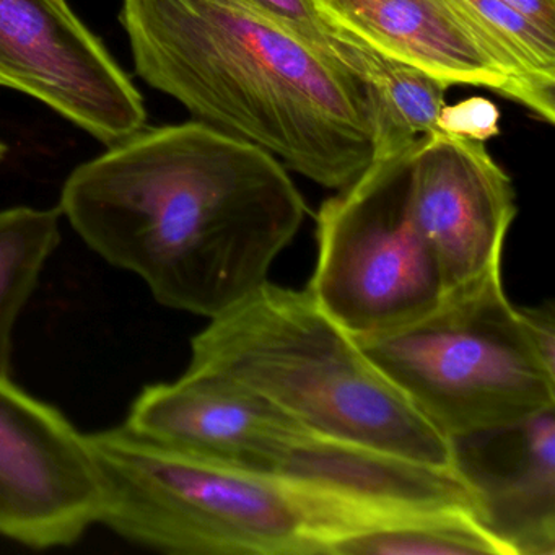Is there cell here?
Returning <instances> with one entry per match:
<instances>
[{"mask_svg":"<svg viewBox=\"0 0 555 555\" xmlns=\"http://www.w3.org/2000/svg\"><path fill=\"white\" fill-rule=\"evenodd\" d=\"M60 209L158 304L214 320L268 284L305 201L274 155L191 121L145 126L77 167Z\"/></svg>","mask_w":555,"mask_h":555,"instance_id":"cell-1","label":"cell"},{"mask_svg":"<svg viewBox=\"0 0 555 555\" xmlns=\"http://www.w3.org/2000/svg\"><path fill=\"white\" fill-rule=\"evenodd\" d=\"M135 73L194 121L343 190L375 158V95L253 0H122Z\"/></svg>","mask_w":555,"mask_h":555,"instance_id":"cell-2","label":"cell"},{"mask_svg":"<svg viewBox=\"0 0 555 555\" xmlns=\"http://www.w3.org/2000/svg\"><path fill=\"white\" fill-rule=\"evenodd\" d=\"M87 441L102 486L99 522L165 554L327 555L340 535L398 516L177 450L126 424Z\"/></svg>","mask_w":555,"mask_h":555,"instance_id":"cell-3","label":"cell"},{"mask_svg":"<svg viewBox=\"0 0 555 555\" xmlns=\"http://www.w3.org/2000/svg\"><path fill=\"white\" fill-rule=\"evenodd\" d=\"M188 369L230 376L324 437L456 469L451 441L307 291L262 285L193 337Z\"/></svg>","mask_w":555,"mask_h":555,"instance_id":"cell-4","label":"cell"},{"mask_svg":"<svg viewBox=\"0 0 555 555\" xmlns=\"http://www.w3.org/2000/svg\"><path fill=\"white\" fill-rule=\"evenodd\" d=\"M356 339L450 441L555 408V365L506 297L502 269L448 292L404 326Z\"/></svg>","mask_w":555,"mask_h":555,"instance_id":"cell-5","label":"cell"},{"mask_svg":"<svg viewBox=\"0 0 555 555\" xmlns=\"http://www.w3.org/2000/svg\"><path fill=\"white\" fill-rule=\"evenodd\" d=\"M414 145L373 158L318 210L317 266L307 292L353 337L404 326L447 295L412 210Z\"/></svg>","mask_w":555,"mask_h":555,"instance_id":"cell-6","label":"cell"},{"mask_svg":"<svg viewBox=\"0 0 555 555\" xmlns=\"http://www.w3.org/2000/svg\"><path fill=\"white\" fill-rule=\"evenodd\" d=\"M0 87L34 96L106 147L147 122L138 87L67 0H0Z\"/></svg>","mask_w":555,"mask_h":555,"instance_id":"cell-7","label":"cell"},{"mask_svg":"<svg viewBox=\"0 0 555 555\" xmlns=\"http://www.w3.org/2000/svg\"><path fill=\"white\" fill-rule=\"evenodd\" d=\"M100 513L102 486L87 435L0 376V535L31 548L67 547Z\"/></svg>","mask_w":555,"mask_h":555,"instance_id":"cell-8","label":"cell"},{"mask_svg":"<svg viewBox=\"0 0 555 555\" xmlns=\"http://www.w3.org/2000/svg\"><path fill=\"white\" fill-rule=\"evenodd\" d=\"M125 424L177 450L288 480L300 474L318 438L248 386L197 369L145 386Z\"/></svg>","mask_w":555,"mask_h":555,"instance_id":"cell-9","label":"cell"},{"mask_svg":"<svg viewBox=\"0 0 555 555\" xmlns=\"http://www.w3.org/2000/svg\"><path fill=\"white\" fill-rule=\"evenodd\" d=\"M411 203L447 294L502 269L516 216L515 190L483 141L444 131L418 139L411 157Z\"/></svg>","mask_w":555,"mask_h":555,"instance_id":"cell-10","label":"cell"},{"mask_svg":"<svg viewBox=\"0 0 555 555\" xmlns=\"http://www.w3.org/2000/svg\"><path fill=\"white\" fill-rule=\"evenodd\" d=\"M483 525L512 555L555 554V408L451 441Z\"/></svg>","mask_w":555,"mask_h":555,"instance_id":"cell-11","label":"cell"},{"mask_svg":"<svg viewBox=\"0 0 555 555\" xmlns=\"http://www.w3.org/2000/svg\"><path fill=\"white\" fill-rule=\"evenodd\" d=\"M344 30L448 86L483 87L521 102L495 54L451 0H317Z\"/></svg>","mask_w":555,"mask_h":555,"instance_id":"cell-12","label":"cell"},{"mask_svg":"<svg viewBox=\"0 0 555 555\" xmlns=\"http://www.w3.org/2000/svg\"><path fill=\"white\" fill-rule=\"evenodd\" d=\"M495 54L521 102L542 121H555V37L502 0H451Z\"/></svg>","mask_w":555,"mask_h":555,"instance_id":"cell-13","label":"cell"},{"mask_svg":"<svg viewBox=\"0 0 555 555\" xmlns=\"http://www.w3.org/2000/svg\"><path fill=\"white\" fill-rule=\"evenodd\" d=\"M512 555L467 509L414 513L337 538L327 555Z\"/></svg>","mask_w":555,"mask_h":555,"instance_id":"cell-14","label":"cell"},{"mask_svg":"<svg viewBox=\"0 0 555 555\" xmlns=\"http://www.w3.org/2000/svg\"><path fill=\"white\" fill-rule=\"evenodd\" d=\"M61 217L60 207L0 212V376H11L15 326L60 246Z\"/></svg>","mask_w":555,"mask_h":555,"instance_id":"cell-15","label":"cell"},{"mask_svg":"<svg viewBox=\"0 0 555 555\" xmlns=\"http://www.w3.org/2000/svg\"><path fill=\"white\" fill-rule=\"evenodd\" d=\"M362 77L375 95V157L412 147L440 129L451 86L370 48Z\"/></svg>","mask_w":555,"mask_h":555,"instance_id":"cell-16","label":"cell"},{"mask_svg":"<svg viewBox=\"0 0 555 555\" xmlns=\"http://www.w3.org/2000/svg\"><path fill=\"white\" fill-rule=\"evenodd\" d=\"M269 15L297 31L308 43L357 74L362 40L334 24L317 0H253ZM359 76V74H357Z\"/></svg>","mask_w":555,"mask_h":555,"instance_id":"cell-17","label":"cell"},{"mask_svg":"<svg viewBox=\"0 0 555 555\" xmlns=\"http://www.w3.org/2000/svg\"><path fill=\"white\" fill-rule=\"evenodd\" d=\"M496 118L499 113L492 103L473 99L456 106H444L438 131L486 141L490 135L496 134Z\"/></svg>","mask_w":555,"mask_h":555,"instance_id":"cell-18","label":"cell"},{"mask_svg":"<svg viewBox=\"0 0 555 555\" xmlns=\"http://www.w3.org/2000/svg\"><path fill=\"white\" fill-rule=\"evenodd\" d=\"M529 331L535 346L552 365H555V314L554 305H541L535 308H522Z\"/></svg>","mask_w":555,"mask_h":555,"instance_id":"cell-19","label":"cell"},{"mask_svg":"<svg viewBox=\"0 0 555 555\" xmlns=\"http://www.w3.org/2000/svg\"><path fill=\"white\" fill-rule=\"evenodd\" d=\"M545 34L555 37V0H502Z\"/></svg>","mask_w":555,"mask_h":555,"instance_id":"cell-20","label":"cell"},{"mask_svg":"<svg viewBox=\"0 0 555 555\" xmlns=\"http://www.w3.org/2000/svg\"><path fill=\"white\" fill-rule=\"evenodd\" d=\"M5 145L0 142V162L4 160L5 157Z\"/></svg>","mask_w":555,"mask_h":555,"instance_id":"cell-21","label":"cell"}]
</instances>
